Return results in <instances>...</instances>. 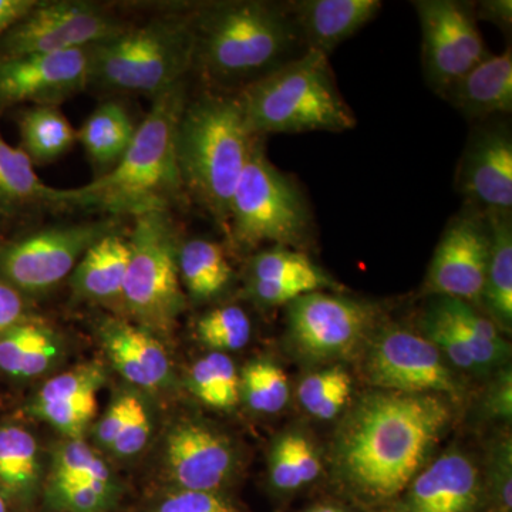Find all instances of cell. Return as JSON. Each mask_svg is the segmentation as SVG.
I'll return each instance as SVG.
<instances>
[{
  "label": "cell",
  "instance_id": "6da1fadb",
  "mask_svg": "<svg viewBox=\"0 0 512 512\" xmlns=\"http://www.w3.org/2000/svg\"><path fill=\"white\" fill-rule=\"evenodd\" d=\"M450 419L447 403L433 394H369L339 431L340 473L367 498L396 497L419 474Z\"/></svg>",
  "mask_w": 512,
  "mask_h": 512
},
{
  "label": "cell",
  "instance_id": "7a4b0ae2",
  "mask_svg": "<svg viewBox=\"0 0 512 512\" xmlns=\"http://www.w3.org/2000/svg\"><path fill=\"white\" fill-rule=\"evenodd\" d=\"M190 19L194 70L225 93L241 92L308 52L286 2H208Z\"/></svg>",
  "mask_w": 512,
  "mask_h": 512
},
{
  "label": "cell",
  "instance_id": "3957f363",
  "mask_svg": "<svg viewBox=\"0 0 512 512\" xmlns=\"http://www.w3.org/2000/svg\"><path fill=\"white\" fill-rule=\"evenodd\" d=\"M185 82L154 97L146 119L119 163L89 184L72 188L70 211L103 212L109 218L170 210L185 194L177 161V130L187 104Z\"/></svg>",
  "mask_w": 512,
  "mask_h": 512
},
{
  "label": "cell",
  "instance_id": "277c9868",
  "mask_svg": "<svg viewBox=\"0 0 512 512\" xmlns=\"http://www.w3.org/2000/svg\"><path fill=\"white\" fill-rule=\"evenodd\" d=\"M258 138L237 93L201 94L181 114L177 161L184 192L225 234L232 195Z\"/></svg>",
  "mask_w": 512,
  "mask_h": 512
},
{
  "label": "cell",
  "instance_id": "5b68a950",
  "mask_svg": "<svg viewBox=\"0 0 512 512\" xmlns=\"http://www.w3.org/2000/svg\"><path fill=\"white\" fill-rule=\"evenodd\" d=\"M252 133H345L357 119L340 93L329 57L305 55L238 92Z\"/></svg>",
  "mask_w": 512,
  "mask_h": 512
},
{
  "label": "cell",
  "instance_id": "8992f818",
  "mask_svg": "<svg viewBox=\"0 0 512 512\" xmlns=\"http://www.w3.org/2000/svg\"><path fill=\"white\" fill-rule=\"evenodd\" d=\"M194 70L190 15H167L90 47V86L154 97Z\"/></svg>",
  "mask_w": 512,
  "mask_h": 512
},
{
  "label": "cell",
  "instance_id": "52a82bcc",
  "mask_svg": "<svg viewBox=\"0 0 512 512\" xmlns=\"http://www.w3.org/2000/svg\"><path fill=\"white\" fill-rule=\"evenodd\" d=\"M313 227L301 187L272 164L264 138H258L232 195L228 237L241 248L275 244L299 251L312 238Z\"/></svg>",
  "mask_w": 512,
  "mask_h": 512
},
{
  "label": "cell",
  "instance_id": "ba28073f",
  "mask_svg": "<svg viewBox=\"0 0 512 512\" xmlns=\"http://www.w3.org/2000/svg\"><path fill=\"white\" fill-rule=\"evenodd\" d=\"M126 282L121 298L148 328L165 330L183 312L185 296L178 271L177 231L170 210L133 218Z\"/></svg>",
  "mask_w": 512,
  "mask_h": 512
},
{
  "label": "cell",
  "instance_id": "9c48e42d",
  "mask_svg": "<svg viewBox=\"0 0 512 512\" xmlns=\"http://www.w3.org/2000/svg\"><path fill=\"white\" fill-rule=\"evenodd\" d=\"M114 218L50 225L0 247V279L18 292L37 293L63 281L87 249L110 232Z\"/></svg>",
  "mask_w": 512,
  "mask_h": 512
},
{
  "label": "cell",
  "instance_id": "30bf717a",
  "mask_svg": "<svg viewBox=\"0 0 512 512\" xmlns=\"http://www.w3.org/2000/svg\"><path fill=\"white\" fill-rule=\"evenodd\" d=\"M126 29V22L94 2H37L28 15L0 39V56L90 49Z\"/></svg>",
  "mask_w": 512,
  "mask_h": 512
},
{
  "label": "cell",
  "instance_id": "8fae6325",
  "mask_svg": "<svg viewBox=\"0 0 512 512\" xmlns=\"http://www.w3.org/2000/svg\"><path fill=\"white\" fill-rule=\"evenodd\" d=\"M413 6L420 22L424 77L441 96L491 53L478 29L473 3L417 0Z\"/></svg>",
  "mask_w": 512,
  "mask_h": 512
},
{
  "label": "cell",
  "instance_id": "7c38bea8",
  "mask_svg": "<svg viewBox=\"0 0 512 512\" xmlns=\"http://www.w3.org/2000/svg\"><path fill=\"white\" fill-rule=\"evenodd\" d=\"M379 318L372 303L323 291L288 303V338L302 356L315 362L340 359L359 348Z\"/></svg>",
  "mask_w": 512,
  "mask_h": 512
},
{
  "label": "cell",
  "instance_id": "4fadbf2b",
  "mask_svg": "<svg viewBox=\"0 0 512 512\" xmlns=\"http://www.w3.org/2000/svg\"><path fill=\"white\" fill-rule=\"evenodd\" d=\"M490 242L487 215L463 204V208L447 222L437 244L424 282V292L460 299L473 306L480 303L490 258Z\"/></svg>",
  "mask_w": 512,
  "mask_h": 512
},
{
  "label": "cell",
  "instance_id": "5bb4252c",
  "mask_svg": "<svg viewBox=\"0 0 512 512\" xmlns=\"http://www.w3.org/2000/svg\"><path fill=\"white\" fill-rule=\"evenodd\" d=\"M365 372L373 386L406 394H451L458 386L440 350L424 336L400 328L380 332L370 345Z\"/></svg>",
  "mask_w": 512,
  "mask_h": 512
},
{
  "label": "cell",
  "instance_id": "9a60e30c",
  "mask_svg": "<svg viewBox=\"0 0 512 512\" xmlns=\"http://www.w3.org/2000/svg\"><path fill=\"white\" fill-rule=\"evenodd\" d=\"M90 86V49L40 55L0 56V111L57 106Z\"/></svg>",
  "mask_w": 512,
  "mask_h": 512
},
{
  "label": "cell",
  "instance_id": "2e32d148",
  "mask_svg": "<svg viewBox=\"0 0 512 512\" xmlns=\"http://www.w3.org/2000/svg\"><path fill=\"white\" fill-rule=\"evenodd\" d=\"M464 204L484 214L512 212V133L505 119L477 123L457 165Z\"/></svg>",
  "mask_w": 512,
  "mask_h": 512
},
{
  "label": "cell",
  "instance_id": "e0dca14e",
  "mask_svg": "<svg viewBox=\"0 0 512 512\" xmlns=\"http://www.w3.org/2000/svg\"><path fill=\"white\" fill-rule=\"evenodd\" d=\"M167 463L180 490L214 493L231 474L234 456L217 433L200 424L185 423L168 436Z\"/></svg>",
  "mask_w": 512,
  "mask_h": 512
},
{
  "label": "cell",
  "instance_id": "ac0fdd59",
  "mask_svg": "<svg viewBox=\"0 0 512 512\" xmlns=\"http://www.w3.org/2000/svg\"><path fill=\"white\" fill-rule=\"evenodd\" d=\"M103 383L99 366L76 367L50 379L30 404V412L77 440L96 414L97 393Z\"/></svg>",
  "mask_w": 512,
  "mask_h": 512
},
{
  "label": "cell",
  "instance_id": "d6986e66",
  "mask_svg": "<svg viewBox=\"0 0 512 512\" xmlns=\"http://www.w3.org/2000/svg\"><path fill=\"white\" fill-rule=\"evenodd\" d=\"M308 52L329 57L383 8L380 0H296L286 2Z\"/></svg>",
  "mask_w": 512,
  "mask_h": 512
},
{
  "label": "cell",
  "instance_id": "ffe728a7",
  "mask_svg": "<svg viewBox=\"0 0 512 512\" xmlns=\"http://www.w3.org/2000/svg\"><path fill=\"white\" fill-rule=\"evenodd\" d=\"M407 488L404 512H468L478 497L477 468L463 454H444Z\"/></svg>",
  "mask_w": 512,
  "mask_h": 512
},
{
  "label": "cell",
  "instance_id": "44dd1931",
  "mask_svg": "<svg viewBox=\"0 0 512 512\" xmlns=\"http://www.w3.org/2000/svg\"><path fill=\"white\" fill-rule=\"evenodd\" d=\"M468 121L505 119L512 113V50L477 64L441 94Z\"/></svg>",
  "mask_w": 512,
  "mask_h": 512
},
{
  "label": "cell",
  "instance_id": "7402d4cb",
  "mask_svg": "<svg viewBox=\"0 0 512 512\" xmlns=\"http://www.w3.org/2000/svg\"><path fill=\"white\" fill-rule=\"evenodd\" d=\"M111 363L128 382L143 389H157L170 376V359L146 329L121 320H107L101 330Z\"/></svg>",
  "mask_w": 512,
  "mask_h": 512
},
{
  "label": "cell",
  "instance_id": "603a6c76",
  "mask_svg": "<svg viewBox=\"0 0 512 512\" xmlns=\"http://www.w3.org/2000/svg\"><path fill=\"white\" fill-rule=\"evenodd\" d=\"M72 188L50 187L20 148L0 134V215L15 217L30 210H70Z\"/></svg>",
  "mask_w": 512,
  "mask_h": 512
},
{
  "label": "cell",
  "instance_id": "cb8c5ba5",
  "mask_svg": "<svg viewBox=\"0 0 512 512\" xmlns=\"http://www.w3.org/2000/svg\"><path fill=\"white\" fill-rule=\"evenodd\" d=\"M130 244L113 231L87 249L74 268L73 286L84 298L106 301L121 298L126 282Z\"/></svg>",
  "mask_w": 512,
  "mask_h": 512
},
{
  "label": "cell",
  "instance_id": "d4e9b609",
  "mask_svg": "<svg viewBox=\"0 0 512 512\" xmlns=\"http://www.w3.org/2000/svg\"><path fill=\"white\" fill-rule=\"evenodd\" d=\"M136 131V124L126 107L117 101H104L77 130V141L103 175L119 163Z\"/></svg>",
  "mask_w": 512,
  "mask_h": 512
},
{
  "label": "cell",
  "instance_id": "484cf974",
  "mask_svg": "<svg viewBox=\"0 0 512 512\" xmlns=\"http://www.w3.org/2000/svg\"><path fill=\"white\" fill-rule=\"evenodd\" d=\"M18 124L19 148L33 165L55 163L77 143V130L57 106H29Z\"/></svg>",
  "mask_w": 512,
  "mask_h": 512
},
{
  "label": "cell",
  "instance_id": "4316f807",
  "mask_svg": "<svg viewBox=\"0 0 512 512\" xmlns=\"http://www.w3.org/2000/svg\"><path fill=\"white\" fill-rule=\"evenodd\" d=\"M490 225V258L481 302L500 325L512 322V212L485 214Z\"/></svg>",
  "mask_w": 512,
  "mask_h": 512
},
{
  "label": "cell",
  "instance_id": "83f0119b",
  "mask_svg": "<svg viewBox=\"0 0 512 512\" xmlns=\"http://www.w3.org/2000/svg\"><path fill=\"white\" fill-rule=\"evenodd\" d=\"M59 346L46 326L23 319L0 336V370L12 377H35L56 360Z\"/></svg>",
  "mask_w": 512,
  "mask_h": 512
},
{
  "label": "cell",
  "instance_id": "f1b7e54d",
  "mask_svg": "<svg viewBox=\"0 0 512 512\" xmlns=\"http://www.w3.org/2000/svg\"><path fill=\"white\" fill-rule=\"evenodd\" d=\"M180 281L195 301H210L232 281V266L224 249L210 239L194 238L178 249Z\"/></svg>",
  "mask_w": 512,
  "mask_h": 512
},
{
  "label": "cell",
  "instance_id": "f546056e",
  "mask_svg": "<svg viewBox=\"0 0 512 512\" xmlns=\"http://www.w3.org/2000/svg\"><path fill=\"white\" fill-rule=\"evenodd\" d=\"M39 447L19 426L0 427V490L6 497L28 501L39 480Z\"/></svg>",
  "mask_w": 512,
  "mask_h": 512
},
{
  "label": "cell",
  "instance_id": "4dcf8cb0",
  "mask_svg": "<svg viewBox=\"0 0 512 512\" xmlns=\"http://www.w3.org/2000/svg\"><path fill=\"white\" fill-rule=\"evenodd\" d=\"M258 282H308L319 291L335 288V282L326 275L308 255L298 249L272 247L259 252L251 262V279Z\"/></svg>",
  "mask_w": 512,
  "mask_h": 512
},
{
  "label": "cell",
  "instance_id": "1f68e13d",
  "mask_svg": "<svg viewBox=\"0 0 512 512\" xmlns=\"http://www.w3.org/2000/svg\"><path fill=\"white\" fill-rule=\"evenodd\" d=\"M190 387L202 403L214 409H232L241 396L237 367L231 357L220 352H212L194 363Z\"/></svg>",
  "mask_w": 512,
  "mask_h": 512
},
{
  "label": "cell",
  "instance_id": "d6a6232c",
  "mask_svg": "<svg viewBox=\"0 0 512 512\" xmlns=\"http://www.w3.org/2000/svg\"><path fill=\"white\" fill-rule=\"evenodd\" d=\"M352 394V379L343 367L333 366L303 379L298 399L303 409L319 420H332L342 412Z\"/></svg>",
  "mask_w": 512,
  "mask_h": 512
},
{
  "label": "cell",
  "instance_id": "836d02e7",
  "mask_svg": "<svg viewBox=\"0 0 512 512\" xmlns=\"http://www.w3.org/2000/svg\"><path fill=\"white\" fill-rule=\"evenodd\" d=\"M239 392L255 412L278 413L288 403V377L271 360H256L242 370Z\"/></svg>",
  "mask_w": 512,
  "mask_h": 512
},
{
  "label": "cell",
  "instance_id": "e575fe53",
  "mask_svg": "<svg viewBox=\"0 0 512 512\" xmlns=\"http://www.w3.org/2000/svg\"><path fill=\"white\" fill-rule=\"evenodd\" d=\"M251 320L239 306H222L205 313L197 323L198 339L215 352H234L251 339Z\"/></svg>",
  "mask_w": 512,
  "mask_h": 512
},
{
  "label": "cell",
  "instance_id": "d590c367",
  "mask_svg": "<svg viewBox=\"0 0 512 512\" xmlns=\"http://www.w3.org/2000/svg\"><path fill=\"white\" fill-rule=\"evenodd\" d=\"M52 483H113L109 467L80 440L69 441L57 450Z\"/></svg>",
  "mask_w": 512,
  "mask_h": 512
},
{
  "label": "cell",
  "instance_id": "8d00e7d4",
  "mask_svg": "<svg viewBox=\"0 0 512 512\" xmlns=\"http://www.w3.org/2000/svg\"><path fill=\"white\" fill-rule=\"evenodd\" d=\"M116 500L113 483H52L49 501L62 512H107Z\"/></svg>",
  "mask_w": 512,
  "mask_h": 512
},
{
  "label": "cell",
  "instance_id": "74e56055",
  "mask_svg": "<svg viewBox=\"0 0 512 512\" xmlns=\"http://www.w3.org/2000/svg\"><path fill=\"white\" fill-rule=\"evenodd\" d=\"M154 512H237L217 491L177 490L161 501Z\"/></svg>",
  "mask_w": 512,
  "mask_h": 512
},
{
  "label": "cell",
  "instance_id": "f35d334b",
  "mask_svg": "<svg viewBox=\"0 0 512 512\" xmlns=\"http://www.w3.org/2000/svg\"><path fill=\"white\" fill-rule=\"evenodd\" d=\"M150 433V416H148L146 406L138 399L133 412L128 417L126 426H124L117 440L114 441L111 450L117 456H134V454L140 453L146 447Z\"/></svg>",
  "mask_w": 512,
  "mask_h": 512
},
{
  "label": "cell",
  "instance_id": "ab89813d",
  "mask_svg": "<svg viewBox=\"0 0 512 512\" xmlns=\"http://www.w3.org/2000/svg\"><path fill=\"white\" fill-rule=\"evenodd\" d=\"M271 480L278 490L292 491L303 487L298 466L293 458L288 434L276 441L271 454Z\"/></svg>",
  "mask_w": 512,
  "mask_h": 512
},
{
  "label": "cell",
  "instance_id": "60d3db41",
  "mask_svg": "<svg viewBox=\"0 0 512 512\" xmlns=\"http://www.w3.org/2000/svg\"><path fill=\"white\" fill-rule=\"evenodd\" d=\"M137 400V397L134 396H123L111 404L110 409L97 424V437H99L101 444L109 448L113 446L114 441L117 440L124 426H126L128 417L133 412Z\"/></svg>",
  "mask_w": 512,
  "mask_h": 512
},
{
  "label": "cell",
  "instance_id": "b9f144b4",
  "mask_svg": "<svg viewBox=\"0 0 512 512\" xmlns=\"http://www.w3.org/2000/svg\"><path fill=\"white\" fill-rule=\"evenodd\" d=\"M288 436L302 484L312 483L320 474V460L315 447L301 433H288Z\"/></svg>",
  "mask_w": 512,
  "mask_h": 512
},
{
  "label": "cell",
  "instance_id": "7bdbcfd3",
  "mask_svg": "<svg viewBox=\"0 0 512 512\" xmlns=\"http://www.w3.org/2000/svg\"><path fill=\"white\" fill-rule=\"evenodd\" d=\"M25 318L22 293L0 279V336Z\"/></svg>",
  "mask_w": 512,
  "mask_h": 512
},
{
  "label": "cell",
  "instance_id": "ee69618b",
  "mask_svg": "<svg viewBox=\"0 0 512 512\" xmlns=\"http://www.w3.org/2000/svg\"><path fill=\"white\" fill-rule=\"evenodd\" d=\"M476 19L488 20L493 25L503 30H510L512 25V2L511 0H490L474 5Z\"/></svg>",
  "mask_w": 512,
  "mask_h": 512
},
{
  "label": "cell",
  "instance_id": "f6af8a7d",
  "mask_svg": "<svg viewBox=\"0 0 512 512\" xmlns=\"http://www.w3.org/2000/svg\"><path fill=\"white\" fill-rule=\"evenodd\" d=\"M37 0H0V39L35 6Z\"/></svg>",
  "mask_w": 512,
  "mask_h": 512
},
{
  "label": "cell",
  "instance_id": "bcb514c9",
  "mask_svg": "<svg viewBox=\"0 0 512 512\" xmlns=\"http://www.w3.org/2000/svg\"><path fill=\"white\" fill-rule=\"evenodd\" d=\"M491 409L497 416L510 419L511 417V377L508 375L495 386L491 396Z\"/></svg>",
  "mask_w": 512,
  "mask_h": 512
},
{
  "label": "cell",
  "instance_id": "7dc6e473",
  "mask_svg": "<svg viewBox=\"0 0 512 512\" xmlns=\"http://www.w3.org/2000/svg\"><path fill=\"white\" fill-rule=\"evenodd\" d=\"M0 512H9L8 497L0 490Z\"/></svg>",
  "mask_w": 512,
  "mask_h": 512
},
{
  "label": "cell",
  "instance_id": "c3c4849f",
  "mask_svg": "<svg viewBox=\"0 0 512 512\" xmlns=\"http://www.w3.org/2000/svg\"><path fill=\"white\" fill-rule=\"evenodd\" d=\"M309 512H345L340 510V508L329 507V505H323V507L313 508V510Z\"/></svg>",
  "mask_w": 512,
  "mask_h": 512
}]
</instances>
